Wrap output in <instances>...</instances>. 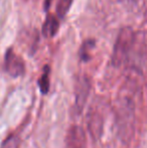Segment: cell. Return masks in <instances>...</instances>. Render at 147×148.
Returning <instances> with one entry per match:
<instances>
[{
    "mask_svg": "<svg viewBox=\"0 0 147 148\" xmlns=\"http://www.w3.org/2000/svg\"><path fill=\"white\" fill-rule=\"evenodd\" d=\"M143 56L144 49L139 33L131 26L121 28L114 43L112 64L117 68L126 66L139 70Z\"/></svg>",
    "mask_w": 147,
    "mask_h": 148,
    "instance_id": "6da1fadb",
    "label": "cell"
},
{
    "mask_svg": "<svg viewBox=\"0 0 147 148\" xmlns=\"http://www.w3.org/2000/svg\"><path fill=\"white\" fill-rule=\"evenodd\" d=\"M136 88L132 84L123 87L116 102V123L121 137H131L135 125L136 115Z\"/></svg>",
    "mask_w": 147,
    "mask_h": 148,
    "instance_id": "7a4b0ae2",
    "label": "cell"
},
{
    "mask_svg": "<svg viewBox=\"0 0 147 148\" xmlns=\"http://www.w3.org/2000/svg\"><path fill=\"white\" fill-rule=\"evenodd\" d=\"M4 70L12 78H18L25 74V62L12 47H9L5 53Z\"/></svg>",
    "mask_w": 147,
    "mask_h": 148,
    "instance_id": "3957f363",
    "label": "cell"
},
{
    "mask_svg": "<svg viewBox=\"0 0 147 148\" xmlns=\"http://www.w3.org/2000/svg\"><path fill=\"white\" fill-rule=\"evenodd\" d=\"M65 148H87V136L82 127L79 125L70 127L66 135Z\"/></svg>",
    "mask_w": 147,
    "mask_h": 148,
    "instance_id": "277c9868",
    "label": "cell"
},
{
    "mask_svg": "<svg viewBox=\"0 0 147 148\" xmlns=\"http://www.w3.org/2000/svg\"><path fill=\"white\" fill-rule=\"evenodd\" d=\"M103 126H104V118L99 110L93 109L88 115V128L89 132L95 140L100 139L103 134Z\"/></svg>",
    "mask_w": 147,
    "mask_h": 148,
    "instance_id": "5b68a950",
    "label": "cell"
},
{
    "mask_svg": "<svg viewBox=\"0 0 147 148\" xmlns=\"http://www.w3.org/2000/svg\"><path fill=\"white\" fill-rule=\"evenodd\" d=\"M59 29V19L55 14L49 13L42 24L41 33L46 38H51L57 33Z\"/></svg>",
    "mask_w": 147,
    "mask_h": 148,
    "instance_id": "8992f818",
    "label": "cell"
},
{
    "mask_svg": "<svg viewBox=\"0 0 147 148\" xmlns=\"http://www.w3.org/2000/svg\"><path fill=\"white\" fill-rule=\"evenodd\" d=\"M76 90V104H75V106L78 110H81L83 109L85 103H86L89 91H90V83H89L88 79H81L80 82L78 83Z\"/></svg>",
    "mask_w": 147,
    "mask_h": 148,
    "instance_id": "52a82bcc",
    "label": "cell"
},
{
    "mask_svg": "<svg viewBox=\"0 0 147 148\" xmlns=\"http://www.w3.org/2000/svg\"><path fill=\"white\" fill-rule=\"evenodd\" d=\"M95 45H96V40L95 39H87L83 42V45H81L80 51H79V55L80 58L83 62H88L91 58V51L92 49H95Z\"/></svg>",
    "mask_w": 147,
    "mask_h": 148,
    "instance_id": "ba28073f",
    "label": "cell"
},
{
    "mask_svg": "<svg viewBox=\"0 0 147 148\" xmlns=\"http://www.w3.org/2000/svg\"><path fill=\"white\" fill-rule=\"evenodd\" d=\"M49 75H51V68L49 66H44L40 78L38 79V87L41 94L45 95L49 91Z\"/></svg>",
    "mask_w": 147,
    "mask_h": 148,
    "instance_id": "9c48e42d",
    "label": "cell"
},
{
    "mask_svg": "<svg viewBox=\"0 0 147 148\" xmlns=\"http://www.w3.org/2000/svg\"><path fill=\"white\" fill-rule=\"evenodd\" d=\"M73 1L74 0H57L55 11H57V16L59 17V19L65 18V16L67 15L71 8Z\"/></svg>",
    "mask_w": 147,
    "mask_h": 148,
    "instance_id": "30bf717a",
    "label": "cell"
},
{
    "mask_svg": "<svg viewBox=\"0 0 147 148\" xmlns=\"http://www.w3.org/2000/svg\"><path fill=\"white\" fill-rule=\"evenodd\" d=\"M20 137L17 133L9 134L2 142L0 148H19Z\"/></svg>",
    "mask_w": 147,
    "mask_h": 148,
    "instance_id": "8fae6325",
    "label": "cell"
},
{
    "mask_svg": "<svg viewBox=\"0 0 147 148\" xmlns=\"http://www.w3.org/2000/svg\"><path fill=\"white\" fill-rule=\"evenodd\" d=\"M51 3H53V0H44V1H43V8H44L45 11L49 10V8L51 7Z\"/></svg>",
    "mask_w": 147,
    "mask_h": 148,
    "instance_id": "7c38bea8",
    "label": "cell"
},
{
    "mask_svg": "<svg viewBox=\"0 0 147 148\" xmlns=\"http://www.w3.org/2000/svg\"><path fill=\"white\" fill-rule=\"evenodd\" d=\"M121 1H131V0H121Z\"/></svg>",
    "mask_w": 147,
    "mask_h": 148,
    "instance_id": "4fadbf2b",
    "label": "cell"
}]
</instances>
